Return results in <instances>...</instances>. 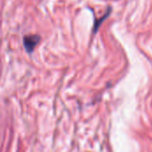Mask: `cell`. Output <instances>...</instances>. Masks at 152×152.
<instances>
[{
    "label": "cell",
    "instance_id": "6da1fadb",
    "mask_svg": "<svg viewBox=\"0 0 152 152\" xmlns=\"http://www.w3.org/2000/svg\"><path fill=\"white\" fill-rule=\"evenodd\" d=\"M41 37L38 35H28L23 37V45L27 53H31L39 44Z\"/></svg>",
    "mask_w": 152,
    "mask_h": 152
}]
</instances>
